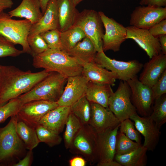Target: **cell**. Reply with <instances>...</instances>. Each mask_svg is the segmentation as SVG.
Listing matches in <instances>:
<instances>
[{
    "label": "cell",
    "mask_w": 166,
    "mask_h": 166,
    "mask_svg": "<svg viewBox=\"0 0 166 166\" xmlns=\"http://www.w3.org/2000/svg\"><path fill=\"white\" fill-rule=\"evenodd\" d=\"M52 72L44 69L33 73L13 65H0V106L33 88Z\"/></svg>",
    "instance_id": "6da1fadb"
},
{
    "label": "cell",
    "mask_w": 166,
    "mask_h": 166,
    "mask_svg": "<svg viewBox=\"0 0 166 166\" xmlns=\"http://www.w3.org/2000/svg\"><path fill=\"white\" fill-rule=\"evenodd\" d=\"M32 65L36 68L56 72L67 78L81 74L83 68L66 52L50 49L33 57Z\"/></svg>",
    "instance_id": "7a4b0ae2"
},
{
    "label": "cell",
    "mask_w": 166,
    "mask_h": 166,
    "mask_svg": "<svg viewBox=\"0 0 166 166\" xmlns=\"http://www.w3.org/2000/svg\"><path fill=\"white\" fill-rule=\"evenodd\" d=\"M67 78L52 72L33 88L18 97L22 104L31 101L44 100L57 102L61 96Z\"/></svg>",
    "instance_id": "3957f363"
},
{
    "label": "cell",
    "mask_w": 166,
    "mask_h": 166,
    "mask_svg": "<svg viewBox=\"0 0 166 166\" xmlns=\"http://www.w3.org/2000/svg\"><path fill=\"white\" fill-rule=\"evenodd\" d=\"M18 120L17 114L6 126L0 127V164L19 159L26 149L17 132Z\"/></svg>",
    "instance_id": "277c9868"
},
{
    "label": "cell",
    "mask_w": 166,
    "mask_h": 166,
    "mask_svg": "<svg viewBox=\"0 0 166 166\" xmlns=\"http://www.w3.org/2000/svg\"><path fill=\"white\" fill-rule=\"evenodd\" d=\"M8 14L0 13V34L14 44H19L24 53L30 54L27 38L32 24L28 20L13 19Z\"/></svg>",
    "instance_id": "5b68a950"
},
{
    "label": "cell",
    "mask_w": 166,
    "mask_h": 166,
    "mask_svg": "<svg viewBox=\"0 0 166 166\" xmlns=\"http://www.w3.org/2000/svg\"><path fill=\"white\" fill-rule=\"evenodd\" d=\"M103 24L98 12L84 9L77 14L73 26L80 28L93 44L97 52L103 51Z\"/></svg>",
    "instance_id": "8992f818"
},
{
    "label": "cell",
    "mask_w": 166,
    "mask_h": 166,
    "mask_svg": "<svg viewBox=\"0 0 166 166\" xmlns=\"http://www.w3.org/2000/svg\"><path fill=\"white\" fill-rule=\"evenodd\" d=\"M97 135L89 124L83 125L73 139L70 152L82 155L91 164L97 162Z\"/></svg>",
    "instance_id": "52a82bcc"
},
{
    "label": "cell",
    "mask_w": 166,
    "mask_h": 166,
    "mask_svg": "<svg viewBox=\"0 0 166 166\" xmlns=\"http://www.w3.org/2000/svg\"><path fill=\"white\" fill-rule=\"evenodd\" d=\"M94 61L101 67L113 72L117 79L126 81L137 76L143 65L135 60L125 61L111 59L103 51L97 53Z\"/></svg>",
    "instance_id": "ba28073f"
},
{
    "label": "cell",
    "mask_w": 166,
    "mask_h": 166,
    "mask_svg": "<svg viewBox=\"0 0 166 166\" xmlns=\"http://www.w3.org/2000/svg\"><path fill=\"white\" fill-rule=\"evenodd\" d=\"M131 96V91L128 83L121 81L116 91L109 99V109L121 122L137 113Z\"/></svg>",
    "instance_id": "9c48e42d"
},
{
    "label": "cell",
    "mask_w": 166,
    "mask_h": 166,
    "mask_svg": "<svg viewBox=\"0 0 166 166\" xmlns=\"http://www.w3.org/2000/svg\"><path fill=\"white\" fill-rule=\"evenodd\" d=\"M98 12L105 30L102 37L103 51H119L121 44L127 39L126 27L103 12Z\"/></svg>",
    "instance_id": "30bf717a"
},
{
    "label": "cell",
    "mask_w": 166,
    "mask_h": 166,
    "mask_svg": "<svg viewBox=\"0 0 166 166\" xmlns=\"http://www.w3.org/2000/svg\"><path fill=\"white\" fill-rule=\"evenodd\" d=\"M127 82L131 91V101L137 112L142 117L149 116L154 101L151 88L140 82L137 76Z\"/></svg>",
    "instance_id": "8fae6325"
},
{
    "label": "cell",
    "mask_w": 166,
    "mask_h": 166,
    "mask_svg": "<svg viewBox=\"0 0 166 166\" xmlns=\"http://www.w3.org/2000/svg\"><path fill=\"white\" fill-rule=\"evenodd\" d=\"M166 18V7L140 6L136 7L131 14L129 25L136 28L148 30Z\"/></svg>",
    "instance_id": "7c38bea8"
},
{
    "label": "cell",
    "mask_w": 166,
    "mask_h": 166,
    "mask_svg": "<svg viewBox=\"0 0 166 166\" xmlns=\"http://www.w3.org/2000/svg\"><path fill=\"white\" fill-rule=\"evenodd\" d=\"M59 105L57 102L44 100L34 101L23 104L18 113V119L36 128L42 117Z\"/></svg>",
    "instance_id": "4fadbf2b"
},
{
    "label": "cell",
    "mask_w": 166,
    "mask_h": 166,
    "mask_svg": "<svg viewBox=\"0 0 166 166\" xmlns=\"http://www.w3.org/2000/svg\"><path fill=\"white\" fill-rule=\"evenodd\" d=\"M89 81L82 74L68 78L63 92L57 101L58 105L70 107L85 96Z\"/></svg>",
    "instance_id": "5bb4252c"
},
{
    "label": "cell",
    "mask_w": 166,
    "mask_h": 166,
    "mask_svg": "<svg viewBox=\"0 0 166 166\" xmlns=\"http://www.w3.org/2000/svg\"><path fill=\"white\" fill-rule=\"evenodd\" d=\"M91 115L89 124L97 133L113 129L120 125L121 122L108 108L90 102Z\"/></svg>",
    "instance_id": "9a60e30c"
},
{
    "label": "cell",
    "mask_w": 166,
    "mask_h": 166,
    "mask_svg": "<svg viewBox=\"0 0 166 166\" xmlns=\"http://www.w3.org/2000/svg\"><path fill=\"white\" fill-rule=\"evenodd\" d=\"M129 118L133 121L136 129L144 137L143 146L148 151H153L159 140L160 128L149 116L140 117L137 113Z\"/></svg>",
    "instance_id": "2e32d148"
},
{
    "label": "cell",
    "mask_w": 166,
    "mask_h": 166,
    "mask_svg": "<svg viewBox=\"0 0 166 166\" xmlns=\"http://www.w3.org/2000/svg\"><path fill=\"white\" fill-rule=\"evenodd\" d=\"M126 28V39L133 40L146 52L150 59L161 52L158 38L152 35L148 30L131 26Z\"/></svg>",
    "instance_id": "e0dca14e"
},
{
    "label": "cell",
    "mask_w": 166,
    "mask_h": 166,
    "mask_svg": "<svg viewBox=\"0 0 166 166\" xmlns=\"http://www.w3.org/2000/svg\"><path fill=\"white\" fill-rule=\"evenodd\" d=\"M120 125L113 129L97 133V162L101 163L114 160L116 144Z\"/></svg>",
    "instance_id": "ac0fdd59"
},
{
    "label": "cell",
    "mask_w": 166,
    "mask_h": 166,
    "mask_svg": "<svg viewBox=\"0 0 166 166\" xmlns=\"http://www.w3.org/2000/svg\"><path fill=\"white\" fill-rule=\"evenodd\" d=\"M143 67L139 80L151 88L166 70V54L161 52L153 57Z\"/></svg>",
    "instance_id": "d6986e66"
},
{
    "label": "cell",
    "mask_w": 166,
    "mask_h": 166,
    "mask_svg": "<svg viewBox=\"0 0 166 166\" xmlns=\"http://www.w3.org/2000/svg\"><path fill=\"white\" fill-rule=\"evenodd\" d=\"M57 0H50L40 19L32 24L28 36L40 34L46 31L59 29Z\"/></svg>",
    "instance_id": "ffe728a7"
},
{
    "label": "cell",
    "mask_w": 166,
    "mask_h": 166,
    "mask_svg": "<svg viewBox=\"0 0 166 166\" xmlns=\"http://www.w3.org/2000/svg\"><path fill=\"white\" fill-rule=\"evenodd\" d=\"M70 112V107L58 106L45 114L39 124L59 134L63 130Z\"/></svg>",
    "instance_id": "44dd1931"
},
{
    "label": "cell",
    "mask_w": 166,
    "mask_h": 166,
    "mask_svg": "<svg viewBox=\"0 0 166 166\" xmlns=\"http://www.w3.org/2000/svg\"><path fill=\"white\" fill-rule=\"evenodd\" d=\"M82 66L81 74L89 81L98 84H109L113 86L115 85V83L117 79L116 75L99 66L94 61Z\"/></svg>",
    "instance_id": "7402d4cb"
},
{
    "label": "cell",
    "mask_w": 166,
    "mask_h": 166,
    "mask_svg": "<svg viewBox=\"0 0 166 166\" xmlns=\"http://www.w3.org/2000/svg\"><path fill=\"white\" fill-rule=\"evenodd\" d=\"M8 14L11 17L24 18L32 24L37 22L43 16L38 0H22L17 7Z\"/></svg>",
    "instance_id": "603a6c76"
},
{
    "label": "cell",
    "mask_w": 166,
    "mask_h": 166,
    "mask_svg": "<svg viewBox=\"0 0 166 166\" xmlns=\"http://www.w3.org/2000/svg\"><path fill=\"white\" fill-rule=\"evenodd\" d=\"M59 30L65 31L73 26L79 12L73 0H57Z\"/></svg>",
    "instance_id": "cb8c5ba5"
},
{
    "label": "cell",
    "mask_w": 166,
    "mask_h": 166,
    "mask_svg": "<svg viewBox=\"0 0 166 166\" xmlns=\"http://www.w3.org/2000/svg\"><path fill=\"white\" fill-rule=\"evenodd\" d=\"M97 53L92 42L85 37L78 42L67 53L74 57L82 66L94 61Z\"/></svg>",
    "instance_id": "d4e9b609"
},
{
    "label": "cell",
    "mask_w": 166,
    "mask_h": 166,
    "mask_svg": "<svg viewBox=\"0 0 166 166\" xmlns=\"http://www.w3.org/2000/svg\"><path fill=\"white\" fill-rule=\"evenodd\" d=\"M113 93L111 86L109 85L89 81L85 96L90 102L108 108L109 99Z\"/></svg>",
    "instance_id": "484cf974"
},
{
    "label": "cell",
    "mask_w": 166,
    "mask_h": 166,
    "mask_svg": "<svg viewBox=\"0 0 166 166\" xmlns=\"http://www.w3.org/2000/svg\"><path fill=\"white\" fill-rule=\"evenodd\" d=\"M147 149L142 145L136 149L122 155H115L114 160L121 166H145Z\"/></svg>",
    "instance_id": "4316f807"
},
{
    "label": "cell",
    "mask_w": 166,
    "mask_h": 166,
    "mask_svg": "<svg viewBox=\"0 0 166 166\" xmlns=\"http://www.w3.org/2000/svg\"><path fill=\"white\" fill-rule=\"evenodd\" d=\"M16 130L26 149L33 150L40 142L37 134L36 128L19 119L17 124Z\"/></svg>",
    "instance_id": "83f0119b"
},
{
    "label": "cell",
    "mask_w": 166,
    "mask_h": 166,
    "mask_svg": "<svg viewBox=\"0 0 166 166\" xmlns=\"http://www.w3.org/2000/svg\"><path fill=\"white\" fill-rule=\"evenodd\" d=\"M85 37L82 30L77 26L61 32V50L67 53Z\"/></svg>",
    "instance_id": "f1b7e54d"
},
{
    "label": "cell",
    "mask_w": 166,
    "mask_h": 166,
    "mask_svg": "<svg viewBox=\"0 0 166 166\" xmlns=\"http://www.w3.org/2000/svg\"><path fill=\"white\" fill-rule=\"evenodd\" d=\"M70 111L80 121L83 125L89 124L91 115L90 102L85 96L70 107Z\"/></svg>",
    "instance_id": "f546056e"
},
{
    "label": "cell",
    "mask_w": 166,
    "mask_h": 166,
    "mask_svg": "<svg viewBox=\"0 0 166 166\" xmlns=\"http://www.w3.org/2000/svg\"><path fill=\"white\" fill-rule=\"evenodd\" d=\"M65 125L66 128L64 134V142L65 148L69 149L74 137L83 124L79 119L70 111Z\"/></svg>",
    "instance_id": "4dcf8cb0"
},
{
    "label": "cell",
    "mask_w": 166,
    "mask_h": 166,
    "mask_svg": "<svg viewBox=\"0 0 166 166\" xmlns=\"http://www.w3.org/2000/svg\"><path fill=\"white\" fill-rule=\"evenodd\" d=\"M153 111L149 116L160 128L166 122V94L155 99Z\"/></svg>",
    "instance_id": "1f68e13d"
},
{
    "label": "cell",
    "mask_w": 166,
    "mask_h": 166,
    "mask_svg": "<svg viewBox=\"0 0 166 166\" xmlns=\"http://www.w3.org/2000/svg\"><path fill=\"white\" fill-rule=\"evenodd\" d=\"M142 145L131 140L123 133L118 132L116 144V154L122 155L129 153Z\"/></svg>",
    "instance_id": "d6a6232c"
},
{
    "label": "cell",
    "mask_w": 166,
    "mask_h": 166,
    "mask_svg": "<svg viewBox=\"0 0 166 166\" xmlns=\"http://www.w3.org/2000/svg\"><path fill=\"white\" fill-rule=\"evenodd\" d=\"M36 130L40 142L44 143L50 147L58 145L61 143L62 138L59 134L44 126L39 124L36 127Z\"/></svg>",
    "instance_id": "836d02e7"
},
{
    "label": "cell",
    "mask_w": 166,
    "mask_h": 166,
    "mask_svg": "<svg viewBox=\"0 0 166 166\" xmlns=\"http://www.w3.org/2000/svg\"><path fill=\"white\" fill-rule=\"evenodd\" d=\"M23 104L18 97L12 99L0 106V123L18 114Z\"/></svg>",
    "instance_id": "e575fe53"
},
{
    "label": "cell",
    "mask_w": 166,
    "mask_h": 166,
    "mask_svg": "<svg viewBox=\"0 0 166 166\" xmlns=\"http://www.w3.org/2000/svg\"><path fill=\"white\" fill-rule=\"evenodd\" d=\"M119 129V132L124 133L133 141L141 144L140 133L136 129L134 122L130 118L126 119L121 122Z\"/></svg>",
    "instance_id": "d590c367"
},
{
    "label": "cell",
    "mask_w": 166,
    "mask_h": 166,
    "mask_svg": "<svg viewBox=\"0 0 166 166\" xmlns=\"http://www.w3.org/2000/svg\"><path fill=\"white\" fill-rule=\"evenodd\" d=\"M27 42L31 50L30 55L33 57L49 49L40 34L28 36Z\"/></svg>",
    "instance_id": "8d00e7d4"
},
{
    "label": "cell",
    "mask_w": 166,
    "mask_h": 166,
    "mask_svg": "<svg viewBox=\"0 0 166 166\" xmlns=\"http://www.w3.org/2000/svg\"><path fill=\"white\" fill-rule=\"evenodd\" d=\"M23 53L22 50L17 49L14 44L0 34V57H15Z\"/></svg>",
    "instance_id": "74e56055"
},
{
    "label": "cell",
    "mask_w": 166,
    "mask_h": 166,
    "mask_svg": "<svg viewBox=\"0 0 166 166\" xmlns=\"http://www.w3.org/2000/svg\"><path fill=\"white\" fill-rule=\"evenodd\" d=\"M60 33L57 29L46 31L40 35L49 49L61 50Z\"/></svg>",
    "instance_id": "f35d334b"
},
{
    "label": "cell",
    "mask_w": 166,
    "mask_h": 166,
    "mask_svg": "<svg viewBox=\"0 0 166 166\" xmlns=\"http://www.w3.org/2000/svg\"><path fill=\"white\" fill-rule=\"evenodd\" d=\"M153 98H158L166 93V70L151 88Z\"/></svg>",
    "instance_id": "ab89813d"
},
{
    "label": "cell",
    "mask_w": 166,
    "mask_h": 166,
    "mask_svg": "<svg viewBox=\"0 0 166 166\" xmlns=\"http://www.w3.org/2000/svg\"><path fill=\"white\" fill-rule=\"evenodd\" d=\"M148 30L152 35L156 37L166 35V19L156 23Z\"/></svg>",
    "instance_id": "60d3db41"
},
{
    "label": "cell",
    "mask_w": 166,
    "mask_h": 166,
    "mask_svg": "<svg viewBox=\"0 0 166 166\" xmlns=\"http://www.w3.org/2000/svg\"><path fill=\"white\" fill-rule=\"evenodd\" d=\"M25 157L19 160L18 162L14 164L13 166H30L32 162L33 157V150H29Z\"/></svg>",
    "instance_id": "b9f144b4"
},
{
    "label": "cell",
    "mask_w": 166,
    "mask_h": 166,
    "mask_svg": "<svg viewBox=\"0 0 166 166\" xmlns=\"http://www.w3.org/2000/svg\"><path fill=\"white\" fill-rule=\"evenodd\" d=\"M140 6H149L155 7H166V0H141Z\"/></svg>",
    "instance_id": "7bdbcfd3"
},
{
    "label": "cell",
    "mask_w": 166,
    "mask_h": 166,
    "mask_svg": "<svg viewBox=\"0 0 166 166\" xmlns=\"http://www.w3.org/2000/svg\"><path fill=\"white\" fill-rule=\"evenodd\" d=\"M70 166H85L86 161L83 158L80 156H76L71 159L69 161Z\"/></svg>",
    "instance_id": "ee69618b"
},
{
    "label": "cell",
    "mask_w": 166,
    "mask_h": 166,
    "mask_svg": "<svg viewBox=\"0 0 166 166\" xmlns=\"http://www.w3.org/2000/svg\"><path fill=\"white\" fill-rule=\"evenodd\" d=\"M13 5L12 0H0V13L4 10L11 8Z\"/></svg>",
    "instance_id": "f6af8a7d"
},
{
    "label": "cell",
    "mask_w": 166,
    "mask_h": 166,
    "mask_svg": "<svg viewBox=\"0 0 166 166\" xmlns=\"http://www.w3.org/2000/svg\"><path fill=\"white\" fill-rule=\"evenodd\" d=\"M161 52L166 54V35H162L158 37Z\"/></svg>",
    "instance_id": "bcb514c9"
},
{
    "label": "cell",
    "mask_w": 166,
    "mask_h": 166,
    "mask_svg": "<svg viewBox=\"0 0 166 166\" xmlns=\"http://www.w3.org/2000/svg\"><path fill=\"white\" fill-rule=\"evenodd\" d=\"M97 166H121L119 163L113 160L107 162L97 163Z\"/></svg>",
    "instance_id": "7dc6e473"
},
{
    "label": "cell",
    "mask_w": 166,
    "mask_h": 166,
    "mask_svg": "<svg viewBox=\"0 0 166 166\" xmlns=\"http://www.w3.org/2000/svg\"><path fill=\"white\" fill-rule=\"evenodd\" d=\"M38 0L40 2L41 11L43 15L45 10L48 3L50 0Z\"/></svg>",
    "instance_id": "c3c4849f"
},
{
    "label": "cell",
    "mask_w": 166,
    "mask_h": 166,
    "mask_svg": "<svg viewBox=\"0 0 166 166\" xmlns=\"http://www.w3.org/2000/svg\"><path fill=\"white\" fill-rule=\"evenodd\" d=\"M76 6L84 0H73Z\"/></svg>",
    "instance_id": "681fc988"
},
{
    "label": "cell",
    "mask_w": 166,
    "mask_h": 166,
    "mask_svg": "<svg viewBox=\"0 0 166 166\" xmlns=\"http://www.w3.org/2000/svg\"><path fill=\"white\" fill-rule=\"evenodd\" d=\"M109 0V1H110V0Z\"/></svg>",
    "instance_id": "f907efd6"
},
{
    "label": "cell",
    "mask_w": 166,
    "mask_h": 166,
    "mask_svg": "<svg viewBox=\"0 0 166 166\" xmlns=\"http://www.w3.org/2000/svg\"></svg>",
    "instance_id": "816d5d0a"
}]
</instances>
